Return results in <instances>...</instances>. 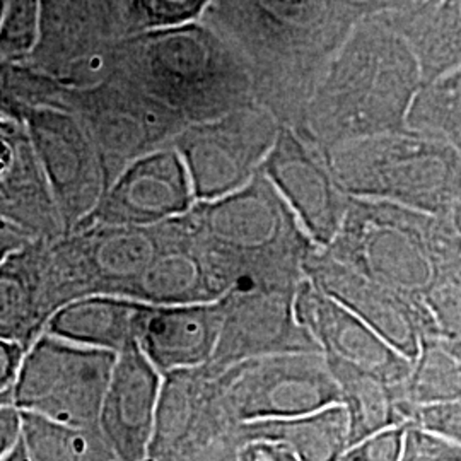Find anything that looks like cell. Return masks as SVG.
<instances>
[{"instance_id": "7a4b0ae2", "label": "cell", "mask_w": 461, "mask_h": 461, "mask_svg": "<svg viewBox=\"0 0 461 461\" xmlns=\"http://www.w3.org/2000/svg\"><path fill=\"white\" fill-rule=\"evenodd\" d=\"M422 72L411 43L381 16L366 17L339 50L297 133L323 154L409 129Z\"/></svg>"}, {"instance_id": "836d02e7", "label": "cell", "mask_w": 461, "mask_h": 461, "mask_svg": "<svg viewBox=\"0 0 461 461\" xmlns=\"http://www.w3.org/2000/svg\"><path fill=\"white\" fill-rule=\"evenodd\" d=\"M409 424L428 429L461 445V400L430 407H417L411 413Z\"/></svg>"}, {"instance_id": "ac0fdd59", "label": "cell", "mask_w": 461, "mask_h": 461, "mask_svg": "<svg viewBox=\"0 0 461 461\" xmlns=\"http://www.w3.org/2000/svg\"><path fill=\"white\" fill-rule=\"evenodd\" d=\"M296 310L301 323L310 330L327 359L356 366L393 386H402L411 376L412 361L359 316L314 287L308 277L297 289Z\"/></svg>"}, {"instance_id": "4fadbf2b", "label": "cell", "mask_w": 461, "mask_h": 461, "mask_svg": "<svg viewBox=\"0 0 461 461\" xmlns=\"http://www.w3.org/2000/svg\"><path fill=\"white\" fill-rule=\"evenodd\" d=\"M304 272L314 287L359 316L412 363L426 337H439L424 297L411 296L369 279L333 258L325 249H316L310 255Z\"/></svg>"}, {"instance_id": "ba28073f", "label": "cell", "mask_w": 461, "mask_h": 461, "mask_svg": "<svg viewBox=\"0 0 461 461\" xmlns=\"http://www.w3.org/2000/svg\"><path fill=\"white\" fill-rule=\"evenodd\" d=\"M116 354L43 333L28 348L13 386L14 407L76 429H98Z\"/></svg>"}, {"instance_id": "4316f807", "label": "cell", "mask_w": 461, "mask_h": 461, "mask_svg": "<svg viewBox=\"0 0 461 461\" xmlns=\"http://www.w3.org/2000/svg\"><path fill=\"white\" fill-rule=\"evenodd\" d=\"M398 393L407 424L417 407L461 400V342L426 337L412 363V373Z\"/></svg>"}, {"instance_id": "f546056e", "label": "cell", "mask_w": 461, "mask_h": 461, "mask_svg": "<svg viewBox=\"0 0 461 461\" xmlns=\"http://www.w3.org/2000/svg\"><path fill=\"white\" fill-rule=\"evenodd\" d=\"M209 4L211 0H131L125 36L195 23Z\"/></svg>"}, {"instance_id": "d6a6232c", "label": "cell", "mask_w": 461, "mask_h": 461, "mask_svg": "<svg viewBox=\"0 0 461 461\" xmlns=\"http://www.w3.org/2000/svg\"><path fill=\"white\" fill-rule=\"evenodd\" d=\"M400 461H461V445L428 429L407 424Z\"/></svg>"}, {"instance_id": "d6986e66", "label": "cell", "mask_w": 461, "mask_h": 461, "mask_svg": "<svg viewBox=\"0 0 461 461\" xmlns=\"http://www.w3.org/2000/svg\"><path fill=\"white\" fill-rule=\"evenodd\" d=\"M161 386L163 375L137 344L116 354L98 429L118 460L148 461Z\"/></svg>"}, {"instance_id": "8992f818", "label": "cell", "mask_w": 461, "mask_h": 461, "mask_svg": "<svg viewBox=\"0 0 461 461\" xmlns=\"http://www.w3.org/2000/svg\"><path fill=\"white\" fill-rule=\"evenodd\" d=\"M439 217L352 197L344 224L325 251L369 279L424 297L438 280Z\"/></svg>"}, {"instance_id": "9c48e42d", "label": "cell", "mask_w": 461, "mask_h": 461, "mask_svg": "<svg viewBox=\"0 0 461 461\" xmlns=\"http://www.w3.org/2000/svg\"><path fill=\"white\" fill-rule=\"evenodd\" d=\"M217 381L222 405L234 428L342 405L339 384L323 352L248 359L219 375Z\"/></svg>"}, {"instance_id": "d590c367", "label": "cell", "mask_w": 461, "mask_h": 461, "mask_svg": "<svg viewBox=\"0 0 461 461\" xmlns=\"http://www.w3.org/2000/svg\"><path fill=\"white\" fill-rule=\"evenodd\" d=\"M383 4V13L390 26L398 28L415 17L424 16L434 11L443 0H379Z\"/></svg>"}, {"instance_id": "ffe728a7", "label": "cell", "mask_w": 461, "mask_h": 461, "mask_svg": "<svg viewBox=\"0 0 461 461\" xmlns=\"http://www.w3.org/2000/svg\"><path fill=\"white\" fill-rule=\"evenodd\" d=\"M0 219L34 241L66 234L49 182L23 122L0 113Z\"/></svg>"}, {"instance_id": "74e56055", "label": "cell", "mask_w": 461, "mask_h": 461, "mask_svg": "<svg viewBox=\"0 0 461 461\" xmlns=\"http://www.w3.org/2000/svg\"><path fill=\"white\" fill-rule=\"evenodd\" d=\"M238 461H299V458L282 443L247 441L240 445Z\"/></svg>"}, {"instance_id": "8fae6325", "label": "cell", "mask_w": 461, "mask_h": 461, "mask_svg": "<svg viewBox=\"0 0 461 461\" xmlns=\"http://www.w3.org/2000/svg\"><path fill=\"white\" fill-rule=\"evenodd\" d=\"M279 132V122L257 103L188 125L173 148L186 166L195 200L212 202L247 186L262 171Z\"/></svg>"}, {"instance_id": "d4e9b609", "label": "cell", "mask_w": 461, "mask_h": 461, "mask_svg": "<svg viewBox=\"0 0 461 461\" xmlns=\"http://www.w3.org/2000/svg\"><path fill=\"white\" fill-rule=\"evenodd\" d=\"M241 443L274 441L287 446L299 461H342L348 451V415L344 405L289 419L247 422L234 429Z\"/></svg>"}, {"instance_id": "7402d4cb", "label": "cell", "mask_w": 461, "mask_h": 461, "mask_svg": "<svg viewBox=\"0 0 461 461\" xmlns=\"http://www.w3.org/2000/svg\"><path fill=\"white\" fill-rule=\"evenodd\" d=\"M221 297L190 212L166 221L165 245L137 282L131 299L173 306L214 303Z\"/></svg>"}, {"instance_id": "7bdbcfd3", "label": "cell", "mask_w": 461, "mask_h": 461, "mask_svg": "<svg viewBox=\"0 0 461 461\" xmlns=\"http://www.w3.org/2000/svg\"><path fill=\"white\" fill-rule=\"evenodd\" d=\"M112 5L115 7L116 11L125 17V23H127V14H129V5H131V0H110Z\"/></svg>"}, {"instance_id": "44dd1931", "label": "cell", "mask_w": 461, "mask_h": 461, "mask_svg": "<svg viewBox=\"0 0 461 461\" xmlns=\"http://www.w3.org/2000/svg\"><path fill=\"white\" fill-rule=\"evenodd\" d=\"M222 318L221 299L197 304H148L137 346L163 376L203 367L214 356Z\"/></svg>"}, {"instance_id": "60d3db41", "label": "cell", "mask_w": 461, "mask_h": 461, "mask_svg": "<svg viewBox=\"0 0 461 461\" xmlns=\"http://www.w3.org/2000/svg\"><path fill=\"white\" fill-rule=\"evenodd\" d=\"M32 243H34V240L30 234L0 219V265L4 264L13 253Z\"/></svg>"}, {"instance_id": "7c38bea8", "label": "cell", "mask_w": 461, "mask_h": 461, "mask_svg": "<svg viewBox=\"0 0 461 461\" xmlns=\"http://www.w3.org/2000/svg\"><path fill=\"white\" fill-rule=\"evenodd\" d=\"M23 122L68 234L91 215L108 190L98 150L81 122L64 110L32 108Z\"/></svg>"}, {"instance_id": "e0dca14e", "label": "cell", "mask_w": 461, "mask_h": 461, "mask_svg": "<svg viewBox=\"0 0 461 461\" xmlns=\"http://www.w3.org/2000/svg\"><path fill=\"white\" fill-rule=\"evenodd\" d=\"M217 376L203 366L163 376L148 461H171L234 432Z\"/></svg>"}, {"instance_id": "484cf974", "label": "cell", "mask_w": 461, "mask_h": 461, "mask_svg": "<svg viewBox=\"0 0 461 461\" xmlns=\"http://www.w3.org/2000/svg\"><path fill=\"white\" fill-rule=\"evenodd\" d=\"M348 415V446L359 445L381 430L407 426L398 388L356 366L327 359ZM348 447V449H350Z\"/></svg>"}, {"instance_id": "52a82bcc", "label": "cell", "mask_w": 461, "mask_h": 461, "mask_svg": "<svg viewBox=\"0 0 461 461\" xmlns=\"http://www.w3.org/2000/svg\"><path fill=\"white\" fill-rule=\"evenodd\" d=\"M64 112L76 116L98 150L108 186L135 159L173 140L188 127L158 99L112 74L87 86H67Z\"/></svg>"}, {"instance_id": "5bb4252c", "label": "cell", "mask_w": 461, "mask_h": 461, "mask_svg": "<svg viewBox=\"0 0 461 461\" xmlns=\"http://www.w3.org/2000/svg\"><path fill=\"white\" fill-rule=\"evenodd\" d=\"M262 173L287 202L314 245L327 249L344 224L352 198L337 180L329 156L294 131L280 127Z\"/></svg>"}, {"instance_id": "ee69618b", "label": "cell", "mask_w": 461, "mask_h": 461, "mask_svg": "<svg viewBox=\"0 0 461 461\" xmlns=\"http://www.w3.org/2000/svg\"><path fill=\"white\" fill-rule=\"evenodd\" d=\"M7 405H14V398H13V388L7 392L0 393V407H7Z\"/></svg>"}, {"instance_id": "8d00e7d4", "label": "cell", "mask_w": 461, "mask_h": 461, "mask_svg": "<svg viewBox=\"0 0 461 461\" xmlns=\"http://www.w3.org/2000/svg\"><path fill=\"white\" fill-rule=\"evenodd\" d=\"M238 449H240V439L236 438L234 432H230L211 445L185 453L182 456L171 461H238Z\"/></svg>"}, {"instance_id": "2e32d148", "label": "cell", "mask_w": 461, "mask_h": 461, "mask_svg": "<svg viewBox=\"0 0 461 461\" xmlns=\"http://www.w3.org/2000/svg\"><path fill=\"white\" fill-rule=\"evenodd\" d=\"M195 203L182 156L173 146H167L127 166L77 230L89 226H156L188 214Z\"/></svg>"}, {"instance_id": "cb8c5ba5", "label": "cell", "mask_w": 461, "mask_h": 461, "mask_svg": "<svg viewBox=\"0 0 461 461\" xmlns=\"http://www.w3.org/2000/svg\"><path fill=\"white\" fill-rule=\"evenodd\" d=\"M38 243L19 249L0 265V339L26 350L45 333L51 318Z\"/></svg>"}, {"instance_id": "bcb514c9", "label": "cell", "mask_w": 461, "mask_h": 461, "mask_svg": "<svg viewBox=\"0 0 461 461\" xmlns=\"http://www.w3.org/2000/svg\"><path fill=\"white\" fill-rule=\"evenodd\" d=\"M5 5H7V0H0V24L4 21V14H5Z\"/></svg>"}, {"instance_id": "277c9868", "label": "cell", "mask_w": 461, "mask_h": 461, "mask_svg": "<svg viewBox=\"0 0 461 461\" xmlns=\"http://www.w3.org/2000/svg\"><path fill=\"white\" fill-rule=\"evenodd\" d=\"M112 74L163 103L188 125L255 103L241 57L200 21L123 36L113 51Z\"/></svg>"}, {"instance_id": "1f68e13d", "label": "cell", "mask_w": 461, "mask_h": 461, "mask_svg": "<svg viewBox=\"0 0 461 461\" xmlns=\"http://www.w3.org/2000/svg\"><path fill=\"white\" fill-rule=\"evenodd\" d=\"M439 337L461 342V276L438 280L424 296Z\"/></svg>"}, {"instance_id": "5b68a950", "label": "cell", "mask_w": 461, "mask_h": 461, "mask_svg": "<svg viewBox=\"0 0 461 461\" xmlns=\"http://www.w3.org/2000/svg\"><path fill=\"white\" fill-rule=\"evenodd\" d=\"M329 161L350 197L430 215H451L460 202V152L428 133L405 129L354 140L330 152Z\"/></svg>"}, {"instance_id": "30bf717a", "label": "cell", "mask_w": 461, "mask_h": 461, "mask_svg": "<svg viewBox=\"0 0 461 461\" xmlns=\"http://www.w3.org/2000/svg\"><path fill=\"white\" fill-rule=\"evenodd\" d=\"M125 34V17L110 0H40L36 45L21 64L66 86H95L112 76Z\"/></svg>"}, {"instance_id": "e575fe53", "label": "cell", "mask_w": 461, "mask_h": 461, "mask_svg": "<svg viewBox=\"0 0 461 461\" xmlns=\"http://www.w3.org/2000/svg\"><path fill=\"white\" fill-rule=\"evenodd\" d=\"M405 426L381 430L350 447L342 461H400Z\"/></svg>"}, {"instance_id": "603a6c76", "label": "cell", "mask_w": 461, "mask_h": 461, "mask_svg": "<svg viewBox=\"0 0 461 461\" xmlns=\"http://www.w3.org/2000/svg\"><path fill=\"white\" fill-rule=\"evenodd\" d=\"M146 308L148 303L129 297H84L53 314L45 331L77 346L118 354L125 347L137 344Z\"/></svg>"}, {"instance_id": "3957f363", "label": "cell", "mask_w": 461, "mask_h": 461, "mask_svg": "<svg viewBox=\"0 0 461 461\" xmlns=\"http://www.w3.org/2000/svg\"><path fill=\"white\" fill-rule=\"evenodd\" d=\"M190 217L222 297L248 291L296 294L306 260L320 249L262 171L234 194L197 202Z\"/></svg>"}, {"instance_id": "f35d334b", "label": "cell", "mask_w": 461, "mask_h": 461, "mask_svg": "<svg viewBox=\"0 0 461 461\" xmlns=\"http://www.w3.org/2000/svg\"><path fill=\"white\" fill-rule=\"evenodd\" d=\"M26 352L28 350L16 342L0 339V393L14 386Z\"/></svg>"}, {"instance_id": "6da1fadb", "label": "cell", "mask_w": 461, "mask_h": 461, "mask_svg": "<svg viewBox=\"0 0 461 461\" xmlns=\"http://www.w3.org/2000/svg\"><path fill=\"white\" fill-rule=\"evenodd\" d=\"M379 0H211L200 23L247 67L257 104L299 133L318 84Z\"/></svg>"}, {"instance_id": "4dcf8cb0", "label": "cell", "mask_w": 461, "mask_h": 461, "mask_svg": "<svg viewBox=\"0 0 461 461\" xmlns=\"http://www.w3.org/2000/svg\"><path fill=\"white\" fill-rule=\"evenodd\" d=\"M40 0H7L0 24V57L23 62L36 45Z\"/></svg>"}, {"instance_id": "b9f144b4", "label": "cell", "mask_w": 461, "mask_h": 461, "mask_svg": "<svg viewBox=\"0 0 461 461\" xmlns=\"http://www.w3.org/2000/svg\"><path fill=\"white\" fill-rule=\"evenodd\" d=\"M4 461H30L28 453H26V447H24V443H23V438H21V441L17 443L16 447L5 456V460Z\"/></svg>"}, {"instance_id": "9a60e30c", "label": "cell", "mask_w": 461, "mask_h": 461, "mask_svg": "<svg viewBox=\"0 0 461 461\" xmlns=\"http://www.w3.org/2000/svg\"><path fill=\"white\" fill-rule=\"evenodd\" d=\"M296 294L274 291L228 293L214 356L205 367L219 376L248 359L289 352H321L296 310Z\"/></svg>"}, {"instance_id": "83f0119b", "label": "cell", "mask_w": 461, "mask_h": 461, "mask_svg": "<svg viewBox=\"0 0 461 461\" xmlns=\"http://www.w3.org/2000/svg\"><path fill=\"white\" fill-rule=\"evenodd\" d=\"M395 30L415 51L424 84L461 67V0H443Z\"/></svg>"}, {"instance_id": "f1b7e54d", "label": "cell", "mask_w": 461, "mask_h": 461, "mask_svg": "<svg viewBox=\"0 0 461 461\" xmlns=\"http://www.w3.org/2000/svg\"><path fill=\"white\" fill-rule=\"evenodd\" d=\"M407 127L443 139L461 156V67L422 86Z\"/></svg>"}, {"instance_id": "ab89813d", "label": "cell", "mask_w": 461, "mask_h": 461, "mask_svg": "<svg viewBox=\"0 0 461 461\" xmlns=\"http://www.w3.org/2000/svg\"><path fill=\"white\" fill-rule=\"evenodd\" d=\"M23 434V415L14 405L0 407V461L16 447Z\"/></svg>"}, {"instance_id": "f6af8a7d", "label": "cell", "mask_w": 461, "mask_h": 461, "mask_svg": "<svg viewBox=\"0 0 461 461\" xmlns=\"http://www.w3.org/2000/svg\"><path fill=\"white\" fill-rule=\"evenodd\" d=\"M451 219H453V222H455V226L458 228V230L461 232V198L460 202L456 203V207H455V211H453V214H451Z\"/></svg>"}]
</instances>
